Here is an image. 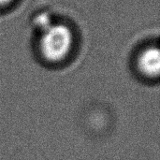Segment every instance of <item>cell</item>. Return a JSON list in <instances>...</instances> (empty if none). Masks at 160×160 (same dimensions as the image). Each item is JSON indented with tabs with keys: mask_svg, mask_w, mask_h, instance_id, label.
Returning <instances> with one entry per match:
<instances>
[{
	"mask_svg": "<svg viewBox=\"0 0 160 160\" xmlns=\"http://www.w3.org/2000/svg\"><path fill=\"white\" fill-rule=\"evenodd\" d=\"M73 43L70 28L63 23H52L42 32L39 49L42 56L49 62H59L69 53Z\"/></svg>",
	"mask_w": 160,
	"mask_h": 160,
	"instance_id": "6da1fadb",
	"label": "cell"
},
{
	"mask_svg": "<svg viewBox=\"0 0 160 160\" xmlns=\"http://www.w3.org/2000/svg\"><path fill=\"white\" fill-rule=\"evenodd\" d=\"M138 67L148 77H157L160 70V52L158 47H149L139 56Z\"/></svg>",
	"mask_w": 160,
	"mask_h": 160,
	"instance_id": "7a4b0ae2",
	"label": "cell"
},
{
	"mask_svg": "<svg viewBox=\"0 0 160 160\" xmlns=\"http://www.w3.org/2000/svg\"><path fill=\"white\" fill-rule=\"evenodd\" d=\"M34 24L38 29H39V30H41V32H43L52 24V16L48 12H40L35 17Z\"/></svg>",
	"mask_w": 160,
	"mask_h": 160,
	"instance_id": "3957f363",
	"label": "cell"
},
{
	"mask_svg": "<svg viewBox=\"0 0 160 160\" xmlns=\"http://www.w3.org/2000/svg\"><path fill=\"white\" fill-rule=\"evenodd\" d=\"M11 0H0V6H2V5H5V4H8V3H9Z\"/></svg>",
	"mask_w": 160,
	"mask_h": 160,
	"instance_id": "277c9868",
	"label": "cell"
}]
</instances>
